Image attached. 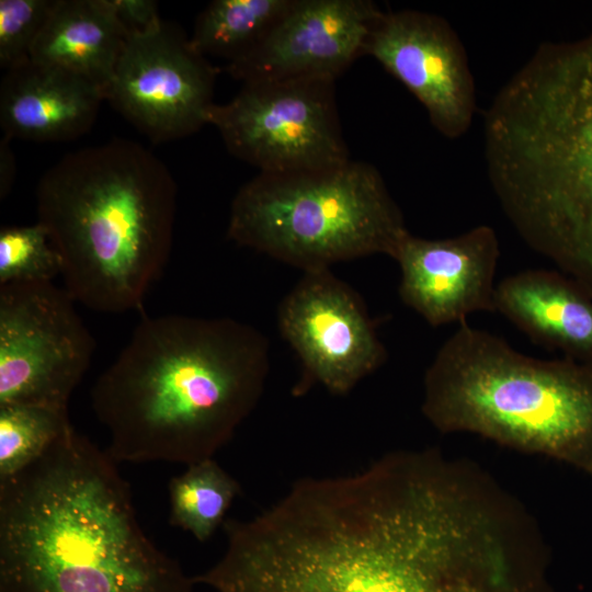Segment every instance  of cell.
<instances>
[{"mask_svg": "<svg viewBox=\"0 0 592 592\" xmlns=\"http://www.w3.org/2000/svg\"><path fill=\"white\" fill-rule=\"evenodd\" d=\"M225 534L217 592H475L426 448L388 453L349 475L300 478Z\"/></svg>", "mask_w": 592, "mask_h": 592, "instance_id": "1", "label": "cell"}, {"mask_svg": "<svg viewBox=\"0 0 592 592\" xmlns=\"http://www.w3.org/2000/svg\"><path fill=\"white\" fill-rule=\"evenodd\" d=\"M269 369V341L249 323L144 316L91 389L106 453L116 463L214 458L257 407Z\"/></svg>", "mask_w": 592, "mask_h": 592, "instance_id": "2", "label": "cell"}, {"mask_svg": "<svg viewBox=\"0 0 592 592\" xmlns=\"http://www.w3.org/2000/svg\"><path fill=\"white\" fill-rule=\"evenodd\" d=\"M106 451L70 428L0 481V592H193Z\"/></svg>", "mask_w": 592, "mask_h": 592, "instance_id": "3", "label": "cell"}, {"mask_svg": "<svg viewBox=\"0 0 592 592\" xmlns=\"http://www.w3.org/2000/svg\"><path fill=\"white\" fill-rule=\"evenodd\" d=\"M483 152L517 235L592 296V32L542 43L501 87Z\"/></svg>", "mask_w": 592, "mask_h": 592, "instance_id": "4", "label": "cell"}, {"mask_svg": "<svg viewBox=\"0 0 592 592\" xmlns=\"http://www.w3.org/2000/svg\"><path fill=\"white\" fill-rule=\"evenodd\" d=\"M36 209L77 303L143 308L169 260L177 210V184L158 157L121 138L70 152L39 179Z\"/></svg>", "mask_w": 592, "mask_h": 592, "instance_id": "5", "label": "cell"}, {"mask_svg": "<svg viewBox=\"0 0 592 592\" xmlns=\"http://www.w3.org/2000/svg\"><path fill=\"white\" fill-rule=\"evenodd\" d=\"M421 410L441 433L478 435L592 477V364L523 354L465 321L424 373Z\"/></svg>", "mask_w": 592, "mask_h": 592, "instance_id": "6", "label": "cell"}, {"mask_svg": "<svg viewBox=\"0 0 592 592\" xmlns=\"http://www.w3.org/2000/svg\"><path fill=\"white\" fill-rule=\"evenodd\" d=\"M409 234L371 163L259 173L232 198L227 237L304 272L373 254L395 258Z\"/></svg>", "mask_w": 592, "mask_h": 592, "instance_id": "7", "label": "cell"}, {"mask_svg": "<svg viewBox=\"0 0 592 592\" xmlns=\"http://www.w3.org/2000/svg\"><path fill=\"white\" fill-rule=\"evenodd\" d=\"M332 79L243 83L225 104H214L207 124L228 151L261 173L325 169L350 160Z\"/></svg>", "mask_w": 592, "mask_h": 592, "instance_id": "8", "label": "cell"}, {"mask_svg": "<svg viewBox=\"0 0 592 592\" xmlns=\"http://www.w3.org/2000/svg\"><path fill=\"white\" fill-rule=\"evenodd\" d=\"M75 303L54 282L0 285V406L68 411L95 350Z\"/></svg>", "mask_w": 592, "mask_h": 592, "instance_id": "9", "label": "cell"}, {"mask_svg": "<svg viewBox=\"0 0 592 592\" xmlns=\"http://www.w3.org/2000/svg\"><path fill=\"white\" fill-rule=\"evenodd\" d=\"M277 325L300 362L295 396L315 385L346 395L387 358L362 298L330 269L304 272L280 303Z\"/></svg>", "mask_w": 592, "mask_h": 592, "instance_id": "10", "label": "cell"}, {"mask_svg": "<svg viewBox=\"0 0 592 592\" xmlns=\"http://www.w3.org/2000/svg\"><path fill=\"white\" fill-rule=\"evenodd\" d=\"M218 69L177 26L129 37L105 101L152 143L180 139L207 124Z\"/></svg>", "mask_w": 592, "mask_h": 592, "instance_id": "11", "label": "cell"}, {"mask_svg": "<svg viewBox=\"0 0 592 592\" xmlns=\"http://www.w3.org/2000/svg\"><path fill=\"white\" fill-rule=\"evenodd\" d=\"M376 59L423 105L448 139L464 136L476 112V88L466 49L444 18L417 10L384 12L367 41Z\"/></svg>", "mask_w": 592, "mask_h": 592, "instance_id": "12", "label": "cell"}, {"mask_svg": "<svg viewBox=\"0 0 592 592\" xmlns=\"http://www.w3.org/2000/svg\"><path fill=\"white\" fill-rule=\"evenodd\" d=\"M385 11L369 0H291L267 34L227 62L242 83L286 79L335 80L358 57Z\"/></svg>", "mask_w": 592, "mask_h": 592, "instance_id": "13", "label": "cell"}, {"mask_svg": "<svg viewBox=\"0 0 592 592\" xmlns=\"http://www.w3.org/2000/svg\"><path fill=\"white\" fill-rule=\"evenodd\" d=\"M499 258V239L487 225L445 239L409 232L394 258L400 267L399 296L432 327L493 312Z\"/></svg>", "mask_w": 592, "mask_h": 592, "instance_id": "14", "label": "cell"}, {"mask_svg": "<svg viewBox=\"0 0 592 592\" xmlns=\"http://www.w3.org/2000/svg\"><path fill=\"white\" fill-rule=\"evenodd\" d=\"M103 101L89 80L30 58L2 77L0 126L10 139L72 140L91 129Z\"/></svg>", "mask_w": 592, "mask_h": 592, "instance_id": "15", "label": "cell"}, {"mask_svg": "<svg viewBox=\"0 0 592 592\" xmlns=\"http://www.w3.org/2000/svg\"><path fill=\"white\" fill-rule=\"evenodd\" d=\"M494 311L534 343L592 364V296L563 273L531 269L504 277Z\"/></svg>", "mask_w": 592, "mask_h": 592, "instance_id": "16", "label": "cell"}, {"mask_svg": "<svg viewBox=\"0 0 592 592\" xmlns=\"http://www.w3.org/2000/svg\"><path fill=\"white\" fill-rule=\"evenodd\" d=\"M127 39L107 0H56L30 58L89 80L105 96Z\"/></svg>", "mask_w": 592, "mask_h": 592, "instance_id": "17", "label": "cell"}, {"mask_svg": "<svg viewBox=\"0 0 592 592\" xmlns=\"http://www.w3.org/2000/svg\"><path fill=\"white\" fill-rule=\"evenodd\" d=\"M291 0H214L197 16L190 37L196 50L230 62L252 49Z\"/></svg>", "mask_w": 592, "mask_h": 592, "instance_id": "18", "label": "cell"}, {"mask_svg": "<svg viewBox=\"0 0 592 592\" xmlns=\"http://www.w3.org/2000/svg\"><path fill=\"white\" fill-rule=\"evenodd\" d=\"M240 492L239 482L214 458L189 465L169 482V522L198 542H206L224 525Z\"/></svg>", "mask_w": 592, "mask_h": 592, "instance_id": "19", "label": "cell"}, {"mask_svg": "<svg viewBox=\"0 0 592 592\" xmlns=\"http://www.w3.org/2000/svg\"><path fill=\"white\" fill-rule=\"evenodd\" d=\"M70 428L68 411L30 405L0 406V481L42 457Z\"/></svg>", "mask_w": 592, "mask_h": 592, "instance_id": "20", "label": "cell"}, {"mask_svg": "<svg viewBox=\"0 0 592 592\" xmlns=\"http://www.w3.org/2000/svg\"><path fill=\"white\" fill-rule=\"evenodd\" d=\"M62 263L48 232L39 224L0 230V285L53 282Z\"/></svg>", "mask_w": 592, "mask_h": 592, "instance_id": "21", "label": "cell"}, {"mask_svg": "<svg viewBox=\"0 0 592 592\" xmlns=\"http://www.w3.org/2000/svg\"><path fill=\"white\" fill-rule=\"evenodd\" d=\"M56 0L0 1V67L8 70L30 59Z\"/></svg>", "mask_w": 592, "mask_h": 592, "instance_id": "22", "label": "cell"}, {"mask_svg": "<svg viewBox=\"0 0 592 592\" xmlns=\"http://www.w3.org/2000/svg\"><path fill=\"white\" fill-rule=\"evenodd\" d=\"M128 38L148 34L158 29L162 20L158 2L153 0H107Z\"/></svg>", "mask_w": 592, "mask_h": 592, "instance_id": "23", "label": "cell"}, {"mask_svg": "<svg viewBox=\"0 0 592 592\" xmlns=\"http://www.w3.org/2000/svg\"><path fill=\"white\" fill-rule=\"evenodd\" d=\"M11 139L3 136L0 143V196L4 198L11 190L14 181L15 161L9 147Z\"/></svg>", "mask_w": 592, "mask_h": 592, "instance_id": "24", "label": "cell"}]
</instances>
